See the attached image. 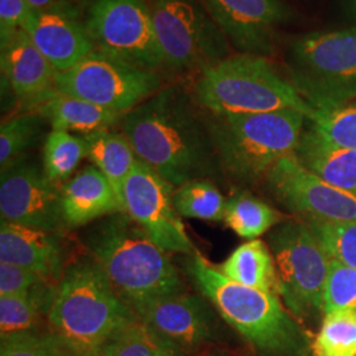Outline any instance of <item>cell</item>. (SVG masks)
Instances as JSON below:
<instances>
[{
    "instance_id": "cell-18",
    "label": "cell",
    "mask_w": 356,
    "mask_h": 356,
    "mask_svg": "<svg viewBox=\"0 0 356 356\" xmlns=\"http://www.w3.org/2000/svg\"><path fill=\"white\" fill-rule=\"evenodd\" d=\"M0 51L1 74L31 111L57 91L56 69L23 29Z\"/></svg>"
},
{
    "instance_id": "cell-32",
    "label": "cell",
    "mask_w": 356,
    "mask_h": 356,
    "mask_svg": "<svg viewBox=\"0 0 356 356\" xmlns=\"http://www.w3.org/2000/svg\"><path fill=\"white\" fill-rule=\"evenodd\" d=\"M0 356H83L54 331H22L1 335Z\"/></svg>"
},
{
    "instance_id": "cell-16",
    "label": "cell",
    "mask_w": 356,
    "mask_h": 356,
    "mask_svg": "<svg viewBox=\"0 0 356 356\" xmlns=\"http://www.w3.org/2000/svg\"><path fill=\"white\" fill-rule=\"evenodd\" d=\"M229 44L241 53L270 57L279 29L292 20L284 0H201Z\"/></svg>"
},
{
    "instance_id": "cell-23",
    "label": "cell",
    "mask_w": 356,
    "mask_h": 356,
    "mask_svg": "<svg viewBox=\"0 0 356 356\" xmlns=\"http://www.w3.org/2000/svg\"><path fill=\"white\" fill-rule=\"evenodd\" d=\"M219 270L243 286L279 296L276 263L270 248L261 241L252 239L239 245Z\"/></svg>"
},
{
    "instance_id": "cell-10",
    "label": "cell",
    "mask_w": 356,
    "mask_h": 356,
    "mask_svg": "<svg viewBox=\"0 0 356 356\" xmlns=\"http://www.w3.org/2000/svg\"><path fill=\"white\" fill-rule=\"evenodd\" d=\"M97 51L156 72L164 67L148 0H81Z\"/></svg>"
},
{
    "instance_id": "cell-34",
    "label": "cell",
    "mask_w": 356,
    "mask_h": 356,
    "mask_svg": "<svg viewBox=\"0 0 356 356\" xmlns=\"http://www.w3.org/2000/svg\"><path fill=\"white\" fill-rule=\"evenodd\" d=\"M312 126L321 138L335 145L356 149V103L317 111Z\"/></svg>"
},
{
    "instance_id": "cell-19",
    "label": "cell",
    "mask_w": 356,
    "mask_h": 356,
    "mask_svg": "<svg viewBox=\"0 0 356 356\" xmlns=\"http://www.w3.org/2000/svg\"><path fill=\"white\" fill-rule=\"evenodd\" d=\"M57 232L1 220L0 263L26 268L60 282L64 275V245Z\"/></svg>"
},
{
    "instance_id": "cell-17",
    "label": "cell",
    "mask_w": 356,
    "mask_h": 356,
    "mask_svg": "<svg viewBox=\"0 0 356 356\" xmlns=\"http://www.w3.org/2000/svg\"><path fill=\"white\" fill-rule=\"evenodd\" d=\"M57 73H64L95 51L83 20L81 0H60L32 11L22 28Z\"/></svg>"
},
{
    "instance_id": "cell-27",
    "label": "cell",
    "mask_w": 356,
    "mask_h": 356,
    "mask_svg": "<svg viewBox=\"0 0 356 356\" xmlns=\"http://www.w3.org/2000/svg\"><path fill=\"white\" fill-rule=\"evenodd\" d=\"M281 219L282 216L277 210L247 193L229 197L223 216L227 227L248 241L275 229Z\"/></svg>"
},
{
    "instance_id": "cell-9",
    "label": "cell",
    "mask_w": 356,
    "mask_h": 356,
    "mask_svg": "<svg viewBox=\"0 0 356 356\" xmlns=\"http://www.w3.org/2000/svg\"><path fill=\"white\" fill-rule=\"evenodd\" d=\"M165 67L201 73L229 57V38L201 0H148Z\"/></svg>"
},
{
    "instance_id": "cell-8",
    "label": "cell",
    "mask_w": 356,
    "mask_h": 356,
    "mask_svg": "<svg viewBox=\"0 0 356 356\" xmlns=\"http://www.w3.org/2000/svg\"><path fill=\"white\" fill-rule=\"evenodd\" d=\"M279 294L300 321L318 322L325 316V292L331 257L302 220L281 222L270 229Z\"/></svg>"
},
{
    "instance_id": "cell-38",
    "label": "cell",
    "mask_w": 356,
    "mask_h": 356,
    "mask_svg": "<svg viewBox=\"0 0 356 356\" xmlns=\"http://www.w3.org/2000/svg\"><path fill=\"white\" fill-rule=\"evenodd\" d=\"M60 0H26V3L31 6V8L33 11H40V10H45L48 7H51L53 4L58 3Z\"/></svg>"
},
{
    "instance_id": "cell-12",
    "label": "cell",
    "mask_w": 356,
    "mask_h": 356,
    "mask_svg": "<svg viewBox=\"0 0 356 356\" xmlns=\"http://www.w3.org/2000/svg\"><path fill=\"white\" fill-rule=\"evenodd\" d=\"M175 189L149 166L136 161L123 186L124 213L168 254H195L173 204Z\"/></svg>"
},
{
    "instance_id": "cell-24",
    "label": "cell",
    "mask_w": 356,
    "mask_h": 356,
    "mask_svg": "<svg viewBox=\"0 0 356 356\" xmlns=\"http://www.w3.org/2000/svg\"><path fill=\"white\" fill-rule=\"evenodd\" d=\"M88 145V159L114 186L123 204V186L138 161L135 151L124 134L98 129L83 135Z\"/></svg>"
},
{
    "instance_id": "cell-36",
    "label": "cell",
    "mask_w": 356,
    "mask_h": 356,
    "mask_svg": "<svg viewBox=\"0 0 356 356\" xmlns=\"http://www.w3.org/2000/svg\"><path fill=\"white\" fill-rule=\"evenodd\" d=\"M48 282L54 281L31 269L0 263V296L24 294Z\"/></svg>"
},
{
    "instance_id": "cell-26",
    "label": "cell",
    "mask_w": 356,
    "mask_h": 356,
    "mask_svg": "<svg viewBox=\"0 0 356 356\" xmlns=\"http://www.w3.org/2000/svg\"><path fill=\"white\" fill-rule=\"evenodd\" d=\"M90 356H189L136 318Z\"/></svg>"
},
{
    "instance_id": "cell-20",
    "label": "cell",
    "mask_w": 356,
    "mask_h": 356,
    "mask_svg": "<svg viewBox=\"0 0 356 356\" xmlns=\"http://www.w3.org/2000/svg\"><path fill=\"white\" fill-rule=\"evenodd\" d=\"M65 226L76 229L97 219L124 213L114 186L94 165L86 166L61 186Z\"/></svg>"
},
{
    "instance_id": "cell-22",
    "label": "cell",
    "mask_w": 356,
    "mask_h": 356,
    "mask_svg": "<svg viewBox=\"0 0 356 356\" xmlns=\"http://www.w3.org/2000/svg\"><path fill=\"white\" fill-rule=\"evenodd\" d=\"M32 113L41 115L54 131L82 132L83 135L108 129L124 116L60 91H56Z\"/></svg>"
},
{
    "instance_id": "cell-3",
    "label": "cell",
    "mask_w": 356,
    "mask_h": 356,
    "mask_svg": "<svg viewBox=\"0 0 356 356\" xmlns=\"http://www.w3.org/2000/svg\"><path fill=\"white\" fill-rule=\"evenodd\" d=\"M85 244L132 310L154 298L185 292L184 280L169 254L127 213L102 218L86 234Z\"/></svg>"
},
{
    "instance_id": "cell-21",
    "label": "cell",
    "mask_w": 356,
    "mask_h": 356,
    "mask_svg": "<svg viewBox=\"0 0 356 356\" xmlns=\"http://www.w3.org/2000/svg\"><path fill=\"white\" fill-rule=\"evenodd\" d=\"M294 153L310 172L356 197V149L325 140L310 127L302 132Z\"/></svg>"
},
{
    "instance_id": "cell-7",
    "label": "cell",
    "mask_w": 356,
    "mask_h": 356,
    "mask_svg": "<svg viewBox=\"0 0 356 356\" xmlns=\"http://www.w3.org/2000/svg\"><path fill=\"white\" fill-rule=\"evenodd\" d=\"M288 66L289 82L316 111L348 104L356 97V24L293 38Z\"/></svg>"
},
{
    "instance_id": "cell-5",
    "label": "cell",
    "mask_w": 356,
    "mask_h": 356,
    "mask_svg": "<svg viewBox=\"0 0 356 356\" xmlns=\"http://www.w3.org/2000/svg\"><path fill=\"white\" fill-rule=\"evenodd\" d=\"M194 101L211 115L296 110L313 120L317 114L267 57L245 53L229 56L201 72L194 83Z\"/></svg>"
},
{
    "instance_id": "cell-6",
    "label": "cell",
    "mask_w": 356,
    "mask_h": 356,
    "mask_svg": "<svg viewBox=\"0 0 356 356\" xmlns=\"http://www.w3.org/2000/svg\"><path fill=\"white\" fill-rule=\"evenodd\" d=\"M305 115L296 110L247 115H211L207 119L220 169L251 185L281 159L296 152Z\"/></svg>"
},
{
    "instance_id": "cell-37",
    "label": "cell",
    "mask_w": 356,
    "mask_h": 356,
    "mask_svg": "<svg viewBox=\"0 0 356 356\" xmlns=\"http://www.w3.org/2000/svg\"><path fill=\"white\" fill-rule=\"evenodd\" d=\"M32 11L26 0H0V48L22 31Z\"/></svg>"
},
{
    "instance_id": "cell-25",
    "label": "cell",
    "mask_w": 356,
    "mask_h": 356,
    "mask_svg": "<svg viewBox=\"0 0 356 356\" xmlns=\"http://www.w3.org/2000/svg\"><path fill=\"white\" fill-rule=\"evenodd\" d=\"M58 284L48 282L19 296H0V334L7 335L40 329L48 317Z\"/></svg>"
},
{
    "instance_id": "cell-2",
    "label": "cell",
    "mask_w": 356,
    "mask_h": 356,
    "mask_svg": "<svg viewBox=\"0 0 356 356\" xmlns=\"http://www.w3.org/2000/svg\"><path fill=\"white\" fill-rule=\"evenodd\" d=\"M186 273L219 316L257 356H314L313 342L277 294L229 280L198 251L185 263Z\"/></svg>"
},
{
    "instance_id": "cell-29",
    "label": "cell",
    "mask_w": 356,
    "mask_h": 356,
    "mask_svg": "<svg viewBox=\"0 0 356 356\" xmlns=\"http://www.w3.org/2000/svg\"><path fill=\"white\" fill-rule=\"evenodd\" d=\"M47 120L38 113L17 115L0 126V168L1 170L26 157L36 145Z\"/></svg>"
},
{
    "instance_id": "cell-40",
    "label": "cell",
    "mask_w": 356,
    "mask_h": 356,
    "mask_svg": "<svg viewBox=\"0 0 356 356\" xmlns=\"http://www.w3.org/2000/svg\"><path fill=\"white\" fill-rule=\"evenodd\" d=\"M193 356H235L232 355L231 353L229 351H226V350H220V348H216V347H213V348H209V350H206V351H202V353H200V354H197V355Z\"/></svg>"
},
{
    "instance_id": "cell-39",
    "label": "cell",
    "mask_w": 356,
    "mask_h": 356,
    "mask_svg": "<svg viewBox=\"0 0 356 356\" xmlns=\"http://www.w3.org/2000/svg\"><path fill=\"white\" fill-rule=\"evenodd\" d=\"M344 13L347 17L356 24V0H343Z\"/></svg>"
},
{
    "instance_id": "cell-13",
    "label": "cell",
    "mask_w": 356,
    "mask_h": 356,
    "mask_svg": "<svg viewBox=\"0 0 356 356\" xmlns=\"http://www.w3.org/2000/svg\"><path fill=\"white\" fill-rule=\"evenodd\" d=\"M134 312L189 356L216 347L225 335V321L204 294H170L136 306Z\"/></svg>"
},
{
    "instance_id": "cell-1",
    "label": "cell",
    "mask_w": 356,
    "mask_h": 356,
    "mask_svg": "<svg viewBox=\"0 0 356 356\" xmlns=\"http://www.w3.org/2000/svg\"><path fill=\"white\" fill-rule=\"evenodd\" d=\"M123 134L138 160L173 188L209 179L220 169L207 118L176 85L157 91L123 116Z\"/></svg>"
},
{
    "instance_id": "cell-11",
    "label": "cell",
    "mask_w": 356,
    "mask_h": 356,
    "mask_svg": "<svg viewBox=\"0 0 356 356\" xmlns=\"http://www.w3.org/2000/svg\"><path fill=\"white\" fill-rule=\"evenodd\" d=\"M156 72L141 69L101 51L90 53L74 67L56 76V90L126 115L161 88Z\"/></svg>"
},
{
    "instance_id": "cell-31",
    "label": "cell",
    "mask_w": 356,
    "mask_h": 356,
    "mask_svg": "<svg viewBox=\"0 0 356 356\" xmlns=\"http://www.w3.org/2000/svg\"><path fill=\"white\" fill-rule=\"evenodd\" d=\"M314 356H356V312L325 313L313 341Z\"/></svg>"
},
{
    "instance_id": "cell-30",
    "label": "cell",
    "mask_w": 356,
    "mask_h": 356,
    "mask_svg": "<svg viewBox=\"0 0 356 356\" xmlns=\"http://www.w3.org/2000/svg\"><path fill=\"white\" fill-rule=\"evenodd\" d=\"M85 157H88V145L83 138L54 129L48 134L44 144L42 166L56 184L70 178Z\"/></svg>"
},
{
    "instance_id": "cell-33",
    "label": "cell",
    "mask_w": 356,
    "mask_h": 356,
    "mask_svg": "<svg viewBox=\"0 0 356 356\" xmlns=\"http://www.w3.org/2000/svg\"><path fill=\"white\" fill-rule=\"evenodd\" d=\"M304 222L331 259L356 269V222Z\"/></svg>"
},
{
    "instance_id": "cell-15",
    "label": "cell",
    "mask_w": 356,
    "mask_h": 356,
    "mask_svg": "<svg viewBox=\"0 0 356 356\" xmlns=\"http://www.w3.org/2000/svg\"><path fill=\"white\" fill-rule=\"evenodd\" d=\"M0 214L13 225L57 232L65 226L61 188L44 166L24 157L1 170Z\"/></svg>"
},
{
    "instance_id": "cell-14",
    "label": "cell",
    "mask_w": 356,
    "mask_h": 356,
    "mask_svg": "<svg viewBox=\"0 0 356 356\" xmlns=\"http://www.w3.org/2000/svg\"><path fill=\"white\" fill-rule=\"evenodd\" d=\"M268 191L286 210L319 222H356V197L310 172L296 153L268 172Z\"/></svg>"
},
{
    "instance_id": "cell-28",
    "label": "cell",
    "mask_w": 356,
    "mask_h": 356,
    "mask_svg": "<svg viewBox=\"0 0 356 356\" xmlns=\"http://www.w3.org/2000/svg\"><path fill=\"white\" fill-rule=\"evenodd\" d=\"M227 200L210 179H194L175 189L178 216L210 222L223 220Z\"/></svg>"
},
{
    "instance_id": "cell-35",
    "label": "cell",
    "mask_w": 356,
    "mask_h": 356,
    "mask_svg": "<svg viewBox=\"0 0 356 356\" xmlns=\"http://www.w3.org/2000/svg\"><path fill=\"white\" fill-rule=\"evenodd\" d=\"M332 310L356 312V269L331 259L325 292V313Z\"/></svg>"
},
{
    "instance_id": "cell-4",
    "label": "cell",
    "mask_w": 356,
    "mask_h": 356,
    "mask_svg": "<svg viewBox=\"0 0 356 356\" xmlns=\"http://www.w3.org/2000/svg\"><path fill=\"white\" fill-rule=\"evenodd\" d=\"M136 318L101 266L86 257L65 268L47 322L82 355L90 356Z\"/></svg>"
}]
</instances>
